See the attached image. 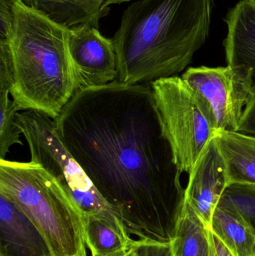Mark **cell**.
<instances>
[{
	"label": "cell",
	"mask_w": 255,
	"mask_h": 256,
	"mask_svg": "<svg viewBox=\"0 0 255 256\" xmlns=\"http://www.w3.org/2000/svg\"><path fill=\"white\" fill-rule=\"evenodd\" d=\"M54 121L61 141L129 236L172 243L185 189L150 85L115 80L79 90Z\"/></svg>",
	"instance_id": "obj_1"
},
{
	"label": "cell",
	"mask_w": 255,
	"mask_h": 256,
	"mask_svg": "<svg viewBox=\"0 0 255 256\" xmlns=\"http://www.w3.org/2000/svg\"><path fill=\"white\" fill-rule=\"evenodd\" d=\"M214 0H139L124 10L112 38L117 80L150 85L178 76L209 34Z\"/></svg>",
	"instance_id": "obj_2"
},
{
	"label": "cell",
	"mask_w": 255,
	"mask_h": 256,
	"mask_svg": "<svg viewBox=\"0 0 255 256\" xmlns=\"http://www.w3.org/2000/svg\"><path fill=\"white\" fill-rule=\"evenodd\" d=\"M8 44L13 70L12 100L19 110H36L55 120L79 91L69 50L68 28L51 20L23 0L13 2Z\"/></svg>",
	"instance_id": "obj_3"
},
{
	"label": "cell",
	"mask_w": 255,
	"mask_h": 256,
	"mask_svg": "<svg viewBox=\"0 0 255 256\" xmlns=\"http://www.w3.org/2000/svg\"><path fill=\"white\" fill-rule=\"evenodd\" d=\"M0 194L29 218L52 256H87L82 214L43 166L0 160Z\"/></svg>",
	"instance_id": "obj_4"
},
{
	"label": "cell",
	"mask_w": 255,
	"mask_h": 256,
	"mask_svg": "<svg viewBox=\"0 0 255 256\" xmlns=\"http://www.w3.org/2000/svg\"><path fill=\"white\" fill-rule=\"evenodd\" d=\"M14 124L25 137L31 162L43 166L56 179L83 220H102L128 234L119 215L100 195L61 141L52 118L38 111H19Z\"/></svg>",
	"instance_id": "obj_5"
},
{
	"label": "cell",
	"mask_w": 255,
	"mask_h": 256,
	"mask_svg": "<svg viewBox=\"0 0 255 256\" xmlns=\"http://www.w3.org/2000/svg\"><path fill=\"white\" fill-rule=\"evenodd\" d=\"M150 86L175 166L190 174L217 130L211 106L182 76L162 78Z\"/></svg>",
	"instance_id": "obj_6"
},
{
	"label": "cell",
	"mask_w": 255,
	"mask_h": 256,
	"mask_svg": "<svg viewBox=\"0 0 255 256\" xmlns=\"http://www.w3.org/2000/svg\"><path fill=\"white\" fill-rule=\"evenodd\" d=\"M182 78L208 102L217 130L238 131L255 87L253 70L246 66L189 68Z\"/></svg>",
	"instance_id": "obj_7"
},
{
	"label": "cell",
	"mask_w": 255,
	"mask_h": 256,
	"mask_svg": "<svg viewBox=\"0 0 255 256\" xmlns=\"http://www.w3.org/2000/svg\"><path fill=\"white\" fill-rule=\"evenodd\" d=\"M69 50L79 78V90L107 85L118 78V62L112 38L98 28L82 24L68 28Z\"/></svg>",
	"instance_id": "obj_8"
},
{
	"label": "cell",
	"mask_w": 255,
	"mask_h": 256,
	"mask_svg": "<svg viewBox=\"0 0 255 256\" xmlns=\"http://www.w3.org/2000/svg\"><path fill=\"white\" fill-rule=\"evenodd\" d=\"M228 188L226 164L213 137L189 174L184 201L211 228L214 212Z\"/></svg>",
	"instance_id": "obj_9"
},
{
	"label": "cell",
	"mask_w": 255,
	"mask_h": 256,
	"mask_svg": "<svg viewBox=\"0 0 255 256\" xmlns=\"http://www.w3.org/2000/svg\"><path fill=\"white\" fill-rule=\"evenodd\" d=\"M0 256H52L37 227L19 207L1 194Z\"/></svg>",
	"instance_id": "obj_10"
},
{
	"label": "cell",
	"mask_w": 255,
	"mask_h": 256,
	"mask_svg": "<svg viewBox=\"0 0 255 256\" xmlns=\"http://www.w3.org/2000/svg\"><path fill=\"white\" fill-rule=\"evenodd\" d=\"M228 34L224 40L227 66L251 69L255 80V0H241L225 18Z\"/></svg>",
	"instance_id": "obj_11"
},
{
	"label": "cell",
	"mask_w": 255,
	"mask_h": 256,
	"mask_svg": "<svg viewBox=\"0 0 255 256\" xmlns=\"http://www.w3.org/2000/svg\"><path fill=\"white\" fill-rule=\"evenodd\" d=\"M214 138L226 164L229 188L255 190V135L216 130Z\"/></svg>",
	"instance_id": "obj_12"
},
{
	"label": "cell",
	"mask_w": 255,
	"mask_h": 256,
	"mask_svg": "<svg viewBox=\"0 0 255 256\" xmlns=\"http://www.w3.org/2000/svg\"><path fill=\"white\" fill-rule=\"evenodd\" d=\"M28 6L67 28L90 24L99 28L100 18L109 14V6L130 0H23Z\"/></svg>",
	"instance_id": "obj_13"
},
{
	"label": "cell",
	"mask_w": 255,
	"mask_h": 256,
	"mask_svg": "<svg viewBox=\"0 0 255 256\" xmlns=\"http://www.w3.org/2000/svg\"><path fill=\"white\" fill-rule=\"evenodd\" d=\"M171 244L174 256H212L209 228L187 202Z\"/></svg>",
	"instance_id": "obj_14"
},
{
	"label": "cell",
	"mask_w": 255,
	"mask_h": 256,
	"mask_svg": "<svg viewBox=\"0 0 255 256\" xmlns=\"http://www.w3.org/2000/svg\"><path fill=\"white\" fill-rule=\"evenodd\" d=\"M211 230L236 256H253L255 236L236 212L219 203L213 216Z\"/></svg>",
	"instance_id": "obj_15"
},
{
	"label": "cell",
	"mask_w": 255,
	"mask_h": 256,
	"mask_svg": "<svg viewBox=\"0 0 255 256\" xmlns=\"http://www.w3.org/2000/svg\"><path fill=\"white\" fill-rule=\"evenodd\" d=\"M85 243L91 256H114L131 248L135 240L106 221L83 220Z\"/></svg>",
	"instance_id": "obj_16"
},
{
	"label": "cell",
	"mask_w": 255,
	"mask_h": 256,
	"mask_svg": "<svg viewBox=\"0 0 255 256\" xmlns=\"http://www.w3.org/2000/svg\"><path fill=\"white\" fill-rule=\"evenodd\" d=\"M9 91H0V160H5L13 144H22L21 132L14 124L16 112L20 110L14 102L9 98Z\"/></svg>",
	"instance_id": "obj_17"
},
{
	"label": "cell",
	"mask_w": 255,
	"mask_h": 256,
	"mask_svg": "<svg viewBox=\"0 0 255 256\" xmlns=\"http://www.w3.org/2000/svg\"><path fill=\"white\" fill-rule=\"evenodd\" d=\"M220 203L236 212L255 236V189L245 186H229Z\"/></svg>",
	"instance_id": "obj_18"
},
{
	"label": "cell",
	"mask_w": 255,
	"mask_h": 256,
	"mask_svg": "<svg viewBox=\"0 0 255 256\" xmlns=\"http://www.w3.org/2000/svg\"><path fill=\"white\" fill-rule=\"evenodd\" d=\"M131 248L135 256H174L171 243L135 240Z\"/></svg>",
	"instance_id": "obj_19"
},
{
	"label": "cell",
	"mask_w": 255,
	"mask_h": 256,
	"mask_svg": "<svg viewBox=\"0 0 255 256\" xmlns=\"http://www.w3.org/2000/svg\"><path fill=\"white\" fill-rule=\"evenodd\" d=\"M238 132L255 135V87L244 111Z\"/></svg>",
	"instance_id": "obj_20"
},
{
	"label": "cell",
	"mask_w": 255,
	"mask_h": 256,
	"mask_svg": "<svg viewBox=\"0 0 255 256\" xmlns=\"http://www.w3.org/2000/svg\"><path fill=\"white\" fill-rule=\"evenodd\" d=\"M210 242L212 256H236L230 248L209 228Z\"/></svg>",
	"instance_id": "obj_21"
},
{
	"label": "cell",
	"mask_w": 255,
	"mask_h": 256,
	"mask_svg": "<svg viewBox=\"0 0 255 256\" xmlns=\"http://www.w3.org/2000/svg\"><path fill=\"white\" fill-rule=\"evenodd\" d=\"M114 256H135L134 251H133V248H131L125 252H121V254Z\"/></svg>",
	"instance_id": "obj_22"
},
{
	"label": "cell",
	"mask_w": 255,
	"mask_h": 256,
	"mask_svg": "<svg viewBox=\"0 0 255 256\" xmlns=\"http://www.w3.org/2000/svg\"><path fill=\"white\" fill-rule=\"evenodd\" d=\"M253 256H255V251L254 254H253Z\"/></svg>",
	"instance_id": "obj_23"
}]
</instances>
